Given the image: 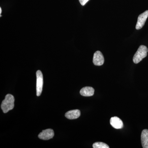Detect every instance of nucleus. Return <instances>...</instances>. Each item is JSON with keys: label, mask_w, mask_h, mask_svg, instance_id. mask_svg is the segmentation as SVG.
Returning <instances> with one entry per match:
<instances>
[{"label": "nucleus", "mask_w": 148, "mask_h": 148, "mask_svg": "<svg viewBox=\"0 0 148 148\" xmlns=\"http://www.w3.org/2000/svg\"><path fill=\"white\" fill-rule=\"evenodd\" d=\"M14 98L11 94H8L5 96L4 100L2 101L1 108L4 113H6L14 108Z\"/></svg>", "instance_id": "1"}, {"label": "nucleus", "mask_w": 148, "mask_h": 148, "mask_svg": "<svg viewBox=\"0 0 148 148\" xmlns=\"http://www.w3.org/2000/svg\"><path fill=\"white\" fill-rule=\"evenodd\" d=\"M148 50L147 47L144 45L140 46L137 52L133 56V61L135 64H138L147 55Z\"/></svg>", "instance_id": "2"}, {"label": "nucleus", "mask_w": 148, "mask_h": 148, "mask_svg": "<svg viewBox=\"0 0 148 148\" xmlns=\"http://www.w3.org/2000/svg\"><path fill=\"white\" fill-rule=\"evenodd\" d=\"M36 92L37 95L39 96L42 92L43 85V77L42 73L40 71H38L36 72Z\"/></svg>", "instance_id": "3"}, {"label": "nucleus", "mask_w": 148, "mask_h": 148, "mask_svg": "<svg viewBox=\"0 0 148 148\" xmlns=\"http://www.w3.org/2000/svg\"><path fill=\"white\" fill-rule=\"evenodd\" d=\"M148 17V10L146 11L145 12L139 15L136 26V29L137 30H139L143 28V26L145 25Z\"/></svg>", "instance_id": "4"}, {"label": "nucleus", "mask_w": 148, "mask_h": 148, "mask_svg": "<svg viewBox=\"0 0 148 148\" xmlns=\"http://www.w3.org/2000/svg\"><path fill=\"white\" fill-rule=\"evenodd\" d=\"M93 63L95 66H101L104 63L105 59L103 54L99 51H97L94 53Z\"/></svg>", "instance_id": "5"}, {"label": "nucleus", "mask_w": 148, "mask_h": 148, "mask_svg": "<svg viewBox=\"0 0 148 148\" xmlns=\"http://www.w3.org/2000/svg\"><path fill=\"white\" fill-rule=\"evenodd\" d=\"M53 130L51 129H47L43 130L39 134L38 138L41 140H47L52 139L54 136Z\"/></svg>", "instance_id": "6"}, {"label": "nucleus", "mask_w": 148, "mask_h": 148, "mask_svg": "<svg viewBox=\"0 0 148 148\" xmlns=\"http://www.w3.org/2000/svg\"><path fill=\"white\" fill-rule=\"evenodd\" d=\"M111 125L116 129H120L123 127V122L121 119L116 116L112 117L110 120Z\"/></svg>", "instance_id": "7"}, {"label": "nucleus", "mask_w": 148, "mask_h": 148, "mask_svg": "<svg viewBox=\"0 0 148 148\" xmlns=\"http://www.w3.org/2000/svg\"><path fill=\"white\" fill-rule=\"evenodd\" d=\"M81 115L79 110H75L68 111L65 114V116L69 119H75L78 118Z\"/></svg>", "instance_id": "8"}, {"label": "nucleus", "mask_w": 148, "mask_h": 148, "mask_svg": "<svg viewBox=\"0 0 148 148\" xmlns=\"http://www.w3.org/2000/svg\"><path fill=\"white\" fill-rule=\"evenodd\" d=\"M94 88L89 86H86L83 87L80 91L81 95L84 97H89L94 95Z\"/></svg>", "instance_id": "9"}, {"label": "nucleus", "mask_w": 148, "mask_h": 148, "mask_svg": "<svg viewBox=\"0 0 148 148\" xmlns=\"http://www.w3.org/2000/svg\"><path fill=\"white\" fill-rule=\"evenodd\" d=\"M141 142L143 148H148V130H143L141 134Z\"/></svg>", "instance_id": "10"}, {"label": "nucleus", "mask_w": 148, "mask_h": 148, "mask_svg": "<svg viewBox=\"0 0 148 148\" xmlns=\"http://www.w3.org/2000/svg\"><path fill=\"white\" fill-rule=\"evenodd\" d=\"M93 148H109L110 147L106 143L102 142H96L92 145Z\"/></svg>", "instance_id": "11"}, {"label": "nucleus", "mask_w": 148, "mask_h": 148, "mask_svg": "<svg viewBox=\"0 0 148 148\" xmlns=\"http://www.w3.org/2000/svg\"><path fill=\"white\" fill-rule=\"evenodd\" d=\"M89 0H79L80 3L82 5H84Z\"/></svg>", "instance_id": "12"}, {"label": "nucleus", "mask_w": 148, "mask_h": 148, "mask_svg": "<svg viewBox=\"0 0 148 148\" xmlns=\"http://www.w3.org/2000/svg\"><path fill=\"white\" fill-rule=\"evenodd\" d=\"M1 12H2L1 8H0V14H1Z\"/></svg>", "instance_id": "13"}]
</instances>
